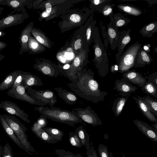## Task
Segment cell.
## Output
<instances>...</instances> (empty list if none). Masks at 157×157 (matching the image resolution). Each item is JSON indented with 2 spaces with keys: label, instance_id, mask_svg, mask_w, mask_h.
Segmentation results:
<instances>
[{
  "label": "cell",
  "instance_id": "6da1fadb",
  "mask_svg": "<svg viewBox=\"0 0 157 157\" xmlns=\"http://www.w3.org/2000/svg\"><path fill=\"white\" fill-rule=\"evenodd\" d=\"M94 76L93 72L85 68L76 73L74 81L67 84L79 97L97 103L103 101L108 93L100 90L99 84Z\"/></svg>",
  "mask_w": 157,
  "mask_h": 157
},
{
  "label": "cell",
  "instance_id": "7a4b0ae2",
  "mask_svg": "<svg viewBox=\"0 0 157 157\" xmlns=\"http://www.w3.org/2000/svg\"><path fill=\"white\" fill-rule=\"evenodd\" d=\"M34 109L47 118L72 126L82 122L72 110L70 111L53 106H44L34 107Z\"/></svg>",
  "mask_w": 157,
  "mask_h": 157
},
{
  "label": "cell",
  "instance_id": "3957f363",
  "mask_svg": "<svg viewBox=\"0 0 157 157\" xmlns=\"http://www.w3.org/2000/svg\"><path fill=\"white\" fill-rule=\"evenodd\" d=\"M2 115L21 143L30 152L33 154L38 155V152L28 140V136L25 132L27 131V129L25 125L13 116L6 114Z\"/></svg>",
  "mask_w": 157,
  "mask_h": 157
},
{
  "label": "cell",
  "instance_id": "277c9868",
  "mask_svg": "<svg viewBox=\"0 0 157 157\" xmlns=\"http://www.w3.org/2000/svg\"><path fill=\"white\" fill-rule=\"evenodd\" d=\"M85 53L81 51L80 53L76 57L69 68L67 70L59 68L60 73L68 78L71 82L74 81L76 78V73L83 69L85 66L84 60Z\"/></svg>",
  "mask_w": 157,
  "mask_h": 157
},
{
  "label": "cell",
  "instance_id": "5b68a950",
  "mask_svg": "<svg viewBox=\"0 0 157 157\" xmlns=\"http://www.w3.org/2000/svg\"><path fill=\"white\" fill-rule=\"evenodd\" d=\"M27 93L35 100L45 102L53 107L57 102L56 97L54 92L49 90H36L30 86L26 87Z\"/></svg>",
  "mask_w": 157,
  "mask_h": 157
},
{
  "label": "cell",
  "instance_id": "8992f818",
  "mask_svg": "<svg viewBox=\"0 0 157 157\" xmlns=\"http://www.w3.org/2000/svg\"><path fill=\"white\" fill-rule=\"evenodd\" d=\"M139 47V45H136L131 46L127 50L118 63V71L119 72L123 73L133 67Z\"/></svg>",
  "mask_w": 157,
  "mask_h": 157
},
{
  "label": "cell",
  "instance_id": "52a82bcc",
  "mask_svg": "<svg viewBox=\"0 0 157 157\" xmlns=\"http://www.w3.org/2000/svg\"><path fill=\"white\" fill-rule=\"evenodd\" d=\"M27 87L21 84L16 87H11L7 92V95L14 98L27 102L31 105H48L45 102L37 101L33 98L26 92Z\"/></svg>",
  "mask_w": 157,
  "mask_h": 157
},
{
  "label": "cell",
  "instance_id": "ba28073f",
  "mask_svg": "<svg viewBox=\"0 0 157 157\" xmlns=\"http://www.w3.org/2000/svg\"><path fill=\"white\" fill-rule=\"evenodd\" d=\"M82 121L95 126L102 125V121L97 114L90 106L83 109L74 108L72 110Z\"/></svg>",
  "mask_w": 157,
  "mask_h": 157
},
{
  "label": "cell",
  "instance_id": "9c48e42d",
  "mask_svg": "<svg viewBox=\"0 0 157 157\" xmlns=\"http://www.w3.org/2000/svg\"><path fill=\"white\" fill-rule=\"evenodd\" d=\"M0 108L3 109L9 114L17 116L27 123L30 122L28 114L13 102L6 100L1 101L0 103Z\"/></svg>",
  "mask_w": 157,
  "mask_h": 157
},
{
  "label": "cell",
  "instance_id": "30bf717a",
  "mask_svg": "<svg viewBox=\"0 0 157 157\" xmlns=\"http://www.w3.org/2000/svg\"><path fill=\"white\" fill-rule=\"evenodd\" d=\"M27 17L26 13L25 14L21 12L8 14L6 16L0 20V30L21 24Z\"/></svg>",
  "mask_w": 157,
  "mask_h": 157
},
{
  "label": "cell",
  "instance_id": "8fae6325",
  "mask_svg": "<svg viewBox=\"0 0 157 157\" xmlns=\"http://www.w3.org/2000/svg\"><path fill=\"white\" fill-rule=\"evenodd\" d=\"M138 89L136 86L123 78L116 80L115 82L114 89L121 96H130L131 93L135 92Z\"/></svg>",
  "mask_w": 157,
  "mask_h": 157
},
{
  "label": "cell",
  "instance_id": "7c38bea8",
  "mask_svg": "<svg viewBox=\"0 0 157 157\" xmlns=\"http://www.w3.org/2000/svg\"><path fill=\"white\" fill-rule=\"evenodd\" d=\"M34 68L43 75L50 77L56 78L61 75L59 67L48 62L37 63L34 65Z\"/></svg>",
  "mask_w": 157,
  "mask_h": 157
},
{
  "label": "cell",
  "instance_id": "4fadbf2b",
  "mask_svg": "<svg viewBox=\"0 0 157 157\" xmlns=\"http://www.w3.org/2000/svg\"><path fill=\"white\" fill-rule=\"evenodd\" d=\"M122 78L131 84L137 85L140 88L147 82L146 77L134 70H128L123 73Z\"/></svg>",
  "mask_w": 157,
  "mask_h": 157
},
{
  "label": "cell",
  "instance_id": "5bb4252c",
  "mask_svg": "<svg viewBox=\"0 0 157 157\" xmlns=\"http://www.w3.org/2000/svg\"><path fill=\"white\" fill-rule=\"evenodd\" d=\"M136 127L147 137L157 142V131L147 123L137 119L133 121Z\"/></svg>",
  "mask_w": 157,
  "mask_h": 157
},
{
  "label": "cell",
  "instance_id": "9a60e30c",
  "mask_svg": "<svg viewBox=\"0 0 157 157\" xmlns=\"http://www.w3.org/2000/svg\"><path fill=\"white\" fill-rule=\"evenodd\" d=\"M33 24L31 22L22 31L19 38V42L21 45L19 54H22L24 52L29 51L28 48V42L31 35Z\"/></svg>",
  "mask_w": 157,
  "mask_h": 157
},
{
  "label": "cell",
  "instance_id": "2e32d148",
  "mask_svg": "<svg viewBox=\"0 0 157 157\" xmlns=\"http://www.w3.org/2000/svg\"><path fill=\"white\" fill-rule=\"evenodd\" d=\"M0 122L4 132L20 148L24 150L29 155H32L33 154L30 152L26 147L21 143L1 114Z\"/></svg>",
  "mask_w": 157,
  "mask_h": 157
},
{
  "label": "cell",
  "instance_id": "e0dca14e",
  "mask_svg": "<svg viewBox=\"0 0 157 157\" xmlns=\"http://www.w3.org/2000/svg\"><path fill=\"white\" fill-rule=\"evenodd\" d=\"M138 107L144 117L150 121L157 124V118L150 111L146 104L140 98L139 96H133Z\"/></svg>",
  "mask_w": 157,
  "mask_h": 157
},
{
  "label": "cell",
  "instance_id": "ac0fdd59",
  "mask_svg": "<svg viewBox=\"0 0 157 157\" xmlns=\"http://www.w3.org/2000/svg\"><path fill=\"white\" fill-rule=\"evenodd\" d=\"M54 90L59 97L68 105H73L78 100L76 95L73 93L60 87H56Z\"/></svg>",
  "mask_w": 157,
  "mask_h": 157
},
{
  "label": "cell",
  "instance_id": "d6986e66",
  "mask_svg": "<svg viewBox=\"0 0 157 157\" xmlns=\"http://www.w3.org/2000/svg\"><path fill=\"white\" fill-rule=\"evenodd\" d=\"M23 77L21 84L27 87L33 86H40L43 85L41 79L39 77L29 72H22Z\"/></svg>",
  "mask_w": 157,
  "mask_h": 157
},
{
  "label": "cell",
  "instance_id": "ffe728a7",
  "mask_svg": "<svg viewBox=\"0 0 157 157\" xmlns=\"http://www.w3.org/2000/svg\"><path fill=\"white\" fill-rule=\"evenodd\" d=\"M21 71L16 70L7 75L0 84V91L11 88L13 85L16 78Z\"/></svg>",
  "mask_w": 157,
  "mask_h": 157
},
{
  "label": "cell",
  "instance_id": "44dd1931",
  "mask_svg": "<svg viewBox=\"0 0 157 157\" xmlns=\"http://www.w3.org/2000/svg\"><path fill=\"white\" fill-rule=\"evenodd\" d=\"M27 1L24 0H7V5L11 9L13 10L10 12V14H13L16 11L17 13H22L24 14L26 13L25 6L27 5Z\"/></svg>",
  "mask_w": 157,
  "mask_h": 157
},
{
  "label": "cell",
  "instance_id": "7402d4cb",
  "mask_svg": "<svg viewBox=\"0 0 157 157\" xmlns=\"http://www.w3.org/2000/svg\"><path fill=\"white\" fill-rule=\"evenodd\" d=\"M130 96H121L115 99L113 104L112 109L115 115L119 117Z\"/></svg>",
  "mask_w": 157,
  "mask_h": 157
},
{
  "label": "cell",
  "instance_id": "603a6c76",
  "mask_svg": "<svg viewBox=\"0 0 157 157\" xmlns=\"http://www.w3.org/2000/svg\"><path fill=\"white\" fill-rule=\"evenodd\" d=\"M75 133L78 137L82 144V146H85L86 150L90 147L89 136L86 130L82 126H80L76 128Z\"/></svg>",
  "mask_w": 157,
  "mask_h": 157
},
{
  "label": "cell",
  "instance_id": "cb8c5ba5",
  "mask_svg": "<svg viewBox=\"0 0 157 157\" xmlns=\"http://www.w3.org/2000/svg\"><path fill=\"white\" fill-rule=\"evenodd\" d=\"M140 98L146 104L150 111L157 117V99L147 96L141 97Z\"/></svg>",
  "mask_w": 157,
  "mask_h": 157
},
{
  "label": "cell",
  "instance_id": "d4e9b609",
  "mask_svg": "<svg viewBox=\"0 0 157 157\" xmlns=\"http://www.w3.org/2000/svg\"><path fill=\"white\" fill-rule=\"evenodd\" d=\"M135 61V66L136 67H143L146 64H148L151 62L147 54L142 50L139 53V58Z\"/></svg>",
  "mask_w": 157,
  "mask_h": 157
},
{
  "label": "cell",
  "instance_id": "484cf974",
  "mask_svg": "<svg viewBox=\"0 0 157 157\" xmlns=\"http://www.w3.org/2000/svg\"><path fill=\"white\" fill-rule=\"evenodd\" d=\"M50 136L58 141L62 140L64 135L63 132L60 130L52 127H44L42 128Z\"/></svg>",
  "mask_w": 157,
  "mask_h": 157
},
{
  "label": "cell",
  "instance_id": "4316f807",
  "mask_svg": "<svg viewBox=\"0 0 157 157\" xmlns=\"http://www.w3.org/2000/svg\"><path fill=\"white\" fill-rule=\"evenodd\" d=\"M34 133L40 140L47 143L55 144L58 142L50 136L42 128L39 129Z\"/></svg>",
  "mask_w": 157,
  "mask_h": 157
},
{
  "label": "cell",
  "instance_id": "83f0119b",
  "mask_svg": "<svg viewBox=\"0 0 157 157\" xmlns=\"http://www.w3.org/2000/svg\"><path fill=\"white\" fill-rule=\"evenodd\" d=\"M31 33L39 43L50 48V44L48 39L41 33L35 29H32Z\"/></svg>",
  "mask_w": 157,
  "mask_h": 157
},
{
  "label": "cell",
  "instance_id": "f1b7e54d",
  "mask_svg": "<svg viewBox=\"0 0 157 157\" xmlns=\"http://www.w3.org/2000/svg\"><path fill=\"white\" fill-rule=\"evenodd\" d=\"M142 91L151 96L157 98V87L147 81L141 87Z\"/></svg>",
  "mask_w": 157,
  "mask_h": 157
},
{
  "label": "cell",
  "instance_id": "f546056e",
  "mask_svg": "<svg viewBox=\"0 0 157 157\" xmlns=\"http://www.w3.org/2000/svg\"><path fill=\"white\" fill-rule=\"evenodd\" d=\"M28 46L29 50L30 53L37 52L43 50L42 46L31 35L29 38Z\"/></svg>",
  "mask_w": 157,
  "mask_h": 157
},
{
  "label": "cell",
  "instance_id": "4dcf8cb0",
  "mask_svg": "<svg viewBox=\"0 0 157 157\" xmlns=\"http://www.w3.org/2000/svg\"><path fill=\"white\" fill-rule=\"evenodd\" d=\"M47 117L41 115L31 127V130L34 133L39 129L45 127L48 124Z\"/></svg>",
  "mask_w": 157,
  "mask_h": 157
},
{
  "label": "cell",
  "instance_id": "1f68e13d",
  "mask_svg": "<svg viewBox=\"0 0 157 157\" xmlns=\"http://www.w3.org/2000/svg\"><path fill=\"white\" fill-rule=\"evenodd\" d=\"M56 157H82L81 154H74L68 151L56 149L55 151Z\"/></svg>",
  "mask_w": 157,
  "mask_h": 157
},
{
  "label": "cell",
  "instance_id": "d6a6232c",
  "mask_svg": "<svg viewBox=\"0 0 157 157\" xmlns=\"http://www.w3.org/2000/svg\"><path fill=\"white\" fill-rule=\"evenodd\" d=\"M69 140L72 146L76 147H81L82 144L77 135L72 132H69Z\"/></svg>",
  "mask_w": 157,
  "mask_h": 157
},
{
  "label": "cell",
  "instance_id": "836d02e7",
  "mask_svg": "<svg viewBox=\"0 0 157 157\" xmlns=\"http://www.w3.org/2000/svg\"><path fill=\"white\" fill-rule=\"evenodd\" d=\"M1 157H14L11 147L8 142L4 145L3 147V152Z\"/></svg>",
  "mask_w": 157,
  "mask_h": 157
},
{
  "label": "cell",
  "instance_id": "e575fe53",
  "mask_svg": "<svg viewBox=\"0 0 157 157\" xmlns=\"http://www.w3.org/2000/svg\"><path fill=\"white\" fill-rule=\"evenodd\" d=\"M98 151L100 157H109L108 148L104 144H100L99 145Z\"/></svg>",
  "mask_w": 157,
  "mask_h": 157
},
{
  "label": "cell",
  "instance_id": "d590c367",
  "mask_svg": "<svg viewBox=\"0 0 157 157\" xmlns=\"http://www.w3.org/2000/svg\"><path fill=\"white\" fill-rule=\"evenodd\" d=\"M120 7L124 11L133 15H137L141 13L138 10L128 6H120Z\"/></svg>",
  "mask_w": 157,
  "mask_h": 157
},
{
  "label": "cell",
  "instance_id": "8d00e7d4",
  "mask_svg": "<svg viewBox=\"0 0 157 157\" xmlns=\"http://www.w3.org/2000/svg\"><path fill=\"white\" fill-rule=\"evenodd\" d=\"M147 81L154 84L157 87V72H155L149 75L148 76H146Z\"/></svg>",
  "mask_w": 157,
  "mask_h": 157
},
{
  "label": "cell",
  "instance_id": "74e56055",
  "mask_svg": "<svg viewBox=\"0 0 157 157\" xmlns=\"http://www.w3.org/2000/svg\"><path fill=\"white\" fill-rule=\"evenodd\" d=\"M86 154L87 157H98L96 151L92 145H91L90 148L87 150Z\"/></svg>",
  "mask_w": 157,
  "mask_h": 157
},
{
  "label": "cell",
  "instance_id": "f35d334b",
  "mask_svg": "<svg viewBox=\"0 0 157 157\" xmlns=\"http://www.w3.org/2000/svg\"><path fill=\"white\" fill-rule=\"evenodd\" d=\"M22 71L19 74L14 81L13 85L12 87H16L21 84L23 80V77L22 75Z\"/></svg>",
  "mask_w": 157,
  "mask_h": 157
},
{
  "label": "cell",
  "instance_id": "ab89813d",
  "mask_svg": "<svg viewBox=\"0 0 157 157\" xmlns=\"http://www.w3.org/2000/svg\"><path fill=\"white\" fill-rule=\"evenodd\" d=\"M70 19L73 22L77 23L80 21L81 17L78 15L76 14H73L70 17Z\"/></svg>",
  "mask_w": 157,
  "mask_h": 157
},
{
  "label": "cell",
  "instance_id": "60d3db41",
  "mask_svg": "<svg viewBox=\"0 0 157 157\" xmlns=\"http://www.w3.org/2000/svg\"><path fill=\"white\" fill-rule=\"evenodd\" d=\"M130 40V37L129 35H127L125 36L121 41V47H124L128 44Z\"/></svg>",
  "mask_w": 157,
  "mask_h": 157
},
{
  "label": "cell",
  "instance_id": "b9f144b4",
  "mask_svg": "<svg viewBox=\"0 0 157 157\" xmlns=\"http://www.w3.org/2000/svg\"><path fill=\"white\" fill-rule=\"evenodd\" d=\"M112 11V9L111 7L109 6H106L104 8L103 12L104 15H107L111 13Z\"/></svg>",
  "mask_w": 157,
  "mask_h": 157
},
{
  "label": "cell",
  "instance_id": "7bdbcfd3",
  "mask_svg": "<svg viewBox=\"0 0 157 157\" xmlns=\"http://www.w3.org/2000/svg\"><path fill=\"white\" fill-rule=\"evenodd\" d=\"M81 40L79 39L76 40L74 43V48L75 50H77L80 49L81 46Z\"/></svg>",
  "mask_w": 157,
  "mask_h": 157
},
{
  "label": "cell",
  "instance_id": "ee69618b",
  "mask_svg": "<svg viewBox=\"0 0 157 157\" xmlns=\"http://www.w3.org/2000/svg\"><path fill=\"white\" fill-rule=\"evenodd\" d=\"M108 34L111 38L115 37L116 34L115 31L112 28H109L108 29Z\"/></svg>",
  "mask_w": 157,
  "mask_h": 157
},
{
  "label": "cell",
  "instance_id": "f6af8a7d",
  "mask_svg": "<svg viewBox=\"0 0 157 157\" xmlns=\"http://www.w3.org/2000/svg\"><path fill=\"white\" fill-rule=\"evenodd\" d=\"M155 24L151 23L147 25L145 28V30L146 32H149L152 30L155 27Z\"/></svg>",
  "mask_w": 157,
  "mask_h": 157
},
{
  "label": "cell",
  "instance_id": "bcb514c9",
  "mask_svg": "<svg viewBox=\"0 0 157 157\" xmlns=\"http://www.w3.org/2000/svg\"><path fill=\"white\" fill-rule=\"evenodd\" d=\"M94 52L95 56L97 57L101 56V51L99 47H96L95 48Z\"/></svg>",
  "mask_w": 157,
  "mask_h": 157
},
{
  "label": "cell",
  "instance_id": "7dc6e473",
  "mask_svg": "<svg viewBox=\"0 0 157 157\" xmlns=\"http://www.w3.org/2000/svg\"><path fill=\"white\" fill-rule=\"evenodd\" d=\"M45 8L46 12L48 13H50L52 11V5L49 3H47L45 4Z\"/></svg>",
  "mask_w": 157,
  "mask_h": 157
},
{
  "label": "cell",
  "instance_id": "c3c4849f",
  "mask_svg": "<svg viewBox=\"0 0 157 157\" xmlns=\"http://www.w3.org/2000/svg\"><path fill=\"white\" fill-rule=\"evenodd\" d=\"M91 28L90 27H89L87 28L86 31V36L87 40H89L90 39L91 34Z\"/></svg>",
  "mask_w": 157,
  "mask_h": 157
},
{
  "label": "cell",
  "instance_id": "681fc988",
  "mask_svg": "<svg viewBox=\"0 0 157 157\" xmlns=\"http://www.w3.org/2000/svg\"><path fill=\"white\" fill-rule=\"evenodd\" d=\"M125 23V21L123 20H120L117 23V25L118 26H121Z\"/></svg>",
  "mask_w": 157,
  "mask_h": 157
},
{
  "label": "cell",
  "instance_id": "f907efd6",
  "mask_svg": "<svg viewBox=\"0 0 157 157\" xmlns=\"http://www.w3.org/2000/svg\"><path fill=\"white\" fill-rule=\"evenodd\" d=\"M7 44L5 43L0 41V50L5 48L7 46Z\"/></svg>",
  "mask_w": 157,
  "mask_h": 157
},
{
  "label": "cell",
  "instance_id": "816d5d0a",
  "mask_svg": "<svg viewBox=\"0 0 157 157\" xmlns=\"http://www.w3.org/2000/svg\"><path fill=\"white\" fill-rule=\"evenodd\" d=\"M7 0H0V5H7Z\"/></svg>",
  "mask_w": 157,
  "mask_h": 157
},
{
  "label": "cell",
  "instance_id": "f5cc1de1",
  "mask_svg": "<svg viewBox=\"0 0 157 157\" xmlns=\"http://www.w3.org/2000/svg\"><path fill=\"white\" fill-rule=\"evenodd\" d=\"M102 1L99 0H95L93 1L95 5H98Z\"/></svg>",
  "mask_w": 157,
  "mask_h": 157
},
{
  "label": "cell",
  "instance_id": "db71d44e",
  "mask_svg": "<svg viewBox=\"0 0 157 157\" xmlns=\"http://www.w3.org/2000/svg\"><path fill=\"white\" fill-rule=\"evenodd\" d=\"M70 66V65L69 64H66L63 67V69L64 70H67L69 68Z\"/></svg>",
  "mask_w": 157,
  "mask_h": 157
},
{
  "label": "cell",
  "instance_id": "11a10c76",
  "mask_svg": "<svg viewBox=\"0 0 157 157\" xmlns=\"http://www.w3.org/2000/svg\"><path fill=\"white\" fill-rule=\"evenodd\" d=\"M49 15V13H48L46 12L43 13L42 16L44 17H45L48 16Z\"/></svg>",
  "mask_w": 157,
  "mask_h": 157
},
{
  "label": "cell",
  "instance_id": "9f6ffc18",
  "mask_svg": "<svg viewBox=\"0 0 157 157\" xmlns=\"http://www.w3.org/2000/svg\"><path fill=\"white\" fill-rule=\"evenodd\" d=\"M3 147H2L1 145H0V157H1L2 152H3Z\"/></svg>",
  "mask_w": 157,
  "mask_h": 157
},
{
  "label": "cell",
  "instance_id": "6f0895ef",
  "mask_svg": "<svg viewBox=\"0 0 157 157\" xmlns=\"http://www.w3.org/2000/svg\"><path fill=\"white\" fill-rule=\"evenodd\" d=\"M155 130L157 131V124L155 123L154 124H151Z\"/></svg>",
  "mask_w": 157,
  "mask_h": 157
},
{
  "label": "cell",
  "instance_id": "680465c9",
  "mask_svg": "<svg viewBox=\"0 0 157 157\" xmlns=\"http://www.w3.org/2000/svg\"><path fill=\"white\" fill-rule=\"evenodd\" d=\"M6 35V33L0 30V37H2Z\"/></svg>",
  "mask_w": 157,
  "mask_h": 157
},
{
  "label": "cell",
  "instance_id": "91938a15",
  "mask_svg": "<svg viewBox=\"0 0 157 157\" xmlns=\"http://www.w3.org/2000/svg\"><path fill=\"white\" fill-rule=\"evenodd\" d=\"M5 57V56L0 54V62Z\"/></svg>",
  "mask_w": 157,
  "mask_h": 157
},
{
  "label": "cell",
  "instance_id": "94428289",
  "mask_svg": "<svg viewBox=\"0 0 157 157\" xmlns=\"http://www.w3.org/2000/svg\"><path fill=\"white\" fill-rule=\"evenodd\" d=\"M4 9V8L3 7H2L0 6V16L2 13V11Z\"/></svg>",
  "mask_w": 157,
  "mask_h": 157
},
{
  "label": "cell",
  "instance_id": "6125c7cd",
  "mask_svg": "<svg viewBox=\"0 0 157 157\" xmlns=\"http://www.w3.org/2000/svg\"><path fill=\"white\" fill-rule=\"evenodd\" d=\"M109 157H113V155L112 152H110L109 153Z\"/></svg>",
  "mask_w": 157,
  "mask_h": 157
},
{
  "label": "cell",
  "instance_id": "be15d7a7",
  "mask_svg": "<svg viewBox=\"0 0 157 157\" xmlns=\"http://www.w3.org/2000/svg\"><path fill=\"white\" fill-rule=\"evenodd\" d=\"M144 48L145 50H147L148 49V47L147 46H145L144 47Z\"/></svg>",
  "mask_w": 157,
  "mask_h": 157
},
{
  "label": "cell",
  "instance_id": "e7e4bbea",
  "mask_svg": "<svg viewBox=\"0 0 157 157\" xmlns=\"http://www.w3.org/2000/svg\"><path fill=\"white\" fill-rule=\"evenodd\" d=\"M122 157H125V156H124V154H123L122 155Z\"/></svg>",
  "mask_w": 157,
  "mask_h": 157
},
{
  "label": "cell",
  "instance_id": "03108f58",
  "mask_svg": "<svg viewBox=\"0 0 157 157\" xmlns=\"http://www.w3.org/2000/svg\"><path fill=\"white\" fill-rule=\"evenodd\" d=\"M0 141H1V139L0 138V145H1V144H0Z\"/></svg>",
  "mask_w": 157,
  "mask_h": 157
},
{
  "label": "cell",
  "instance_id": "003e7915",
  "mask_svg": "<svg viewBox=\"0 0 157 157\" xmlns=\"http://www.w3.org/2000/svg\"><path fill=\"white\" fill-rule=\"evenodd\" d=\"M2 51V50H0V52L1 51Z\"/></svg>",
  "mask_w": 157,
  "mask_h": 157
}]
</instances>
